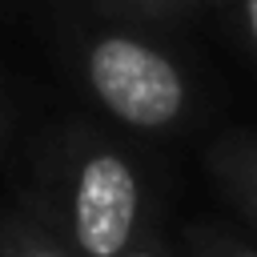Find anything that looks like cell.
Segmentation results:
<instances>
[{"label":"cell","instance_id":"6da1fadb","mask_svg":"<svg viewBox=\"0 0 257 257\" xmlns=\"http://www.w3.org/2000/svg\"><path fill=\"white\" fill-rule=\"evenodd\" d=\"M32 201L76 257H120L149 229L145 177L137 161L88 124L52 133Z\"/></svg>","mask_w":257,"mask_h":257},{"label":"cell","instance_id":"7a4b0ae2","mask_svg":"<svg viewBox=\"0 0 257 257\" xmlns=\"http://www.w3.org/2000/svg\"><path fill=\"white\" fill-rule=\"evenodd\" d=\"M84 92L133 133H177L193 112V80L173 52L124 32L92 28L76 44Z\"/></svg>","mask_w":257,"mask_h":257},{"label":"cell","instance_id":"3957f363","mask_svg":"<svg viewBox=\"0 0 257 257\" xmlns=\"http://www.w3.org/2000/svg\"><path fill=\"white\" fill-rule=\"evenodd\" d=\"M0 257H76V253L28 197L0 217Z\"/></svg>","mask_w":257,"mask_h":257},{"label":"cell","instance_id":"277c9868","mask_svg":"<svg viewBox=\"0 0 257 257\" xmlns=\"http://www.w3.org/2000/svg\"><path fill=\"white\" fill-rule=\"evenodd\" d=\"M209 173L257 221V141H249V137H221L209 149Z\"/></svg>","mask_w":257,"mask_h":257},{"label":"cell","instance_id":"5b68a950","mask_svg":"<svg viewBox=\"0 0 257 257\" xmlns=\"http://www.w3.org/2000/svg\"><path fill=\"white\" fill-rule=\"evenodd\" d=\"M189 249L193 257H257L253 245H245L241 237L217 229V225H205V229H193L189 233Z\"/></svg>","mask_w":257,"mask_h":257},{"label":"cell","instance_id":"8992f818","mask_svg":"<svg viewBox=\"0 0 257 257\" xmlns=\"http://www.w3.org/2000/svg\"><path fill=\"white\" fill-rule=\"evenodd\" d=\"M120 4H133V8H141V12H149V16H177V12L197 8L201 0H120Z\"/></svg>","mask_w":257,"mask_h":257},{"label":"cell","instance_id":"52a82bcc","mask_svg":"<svg viewBox=\"0 0 257 257\" xmlns=\"http://www.w3.org/2000/svg\"><path fill=\"white\" fill-rule=\"evenodd\" d=\"M120 257H173V253H169V245H165L153 229H145V233H141V237L120 253Z\"/></svg>","mask_w":257,"mask_h":257},{"label":"cell","instance_id":"ba28073f","mask_svg":"<svg viewBox=\"0 0 257 257\" xmlns=\"http://www.w3.org/2000/svg\"><path fill=\"white\" fill-rule=\"evenodd\" d=\"M233 8H237V16H241V28H245V40H249V48L257 52V0H229Z\"/></svg>","mask_w":257,"mask_h":257},{"label":"cell","instance_id":"9c48e42d","mask_svg":"<svg viewBox=\"0 0 257 257\" xmlns=\"http://www.w3.org/2000/svg\"><path fill=\"white\" fill-rule=\"evenodd\" d=\"M0 133H4V112H0Z\"/></svg>","mask_w":257,"mask_h":257}]
</instances>
